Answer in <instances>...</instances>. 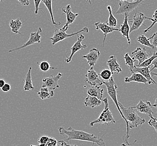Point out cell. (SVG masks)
Instances as JSON below:
<instances>
[{"instance_id": "1", "label": "cell", "mask_w": 157, "mask_h": 146, "mask_svg": "<svg viewBox=\"0 0 157 146\" xmlns=\"http://www.w3.org/2000/svg\"><path fill=\"white\" fill-rule=\"evenodd\" d=\"M58 131L60 135L66 136V139L63 140L65 142H68L69 140H77L85 142H89L97 144L100 146H106L103 138H100L94 136V134H90L84 132L83 130H75L72 127L68 128L66 129L64 128L60 127L58 128Z\"/></svg>"}, {"instance_id": "2", "label": "cell", "mask_w": 157, "mask_h": 146, "mask_svg": "<svg viewBox=\"0 0 157 146\" xmlns=\"http://www.w3.org/2000/svg\"><path fill=\"white\" fill-rule=\"evenodd\" d=\"M119 107L123 116L125 119V123L126 124V142L128 143V140L129 138V129H134L135 128L138 127L144 124L145 120L142 119L139 116L135 108L131 107H125L122 104L120 103Z\"/></svg>"}, {"instance_id": "3", "label": "cell", "mask_w": 157, "mask_h": 146, "mask_svg": "<svg viewBox=\"0 0 157 146\" xmlns=\"http://www.w3.org/2000/svg\"><path fill=\"white\" fill-rule=\"evenodd\" d=\"M102 101L105 103L104 110L102 111L99 117L95 120L91 121L90 123L91 127H94L95 124H105L109 125L111 123L115 124L116 121L115 120L112 112L110 111L109 107V101L107 98L102 99Z\"/></svg>"}, {"instance_id": "4", "label": "cell", "mask_w": 157, "mask_h": 146, "mask_svg": "<svg viewBox=\"0 0 157 146\" xmlns=\"http://www.w3.org/2000/svg\"><path fill=\"white\" fill-rule=\"evenodd\" d=\"M88 32H89V29L87 27H84L81 30L75 33H73L72 34H67L66 32L64 31L62 28H56L54 30L53 37L50 38V40L52 42V45L54 46L58 42L62 41L67 38H70L73 36L78 35L82 32L88 33Z\"/></svg>"}, {"instance_id": "5", "label": "cell", "mask_w": 157, "mask_h": 146, "mask_svg": "<svg viewBox=\"0 0 157 146\" xmlns=\"http://www.w3.org/2000/svg\"><path fill=\"white\" fill-rule=\"evenodd\" d=\"M104 84L106 86L107 88V92L108 95H109L111 99L113 101V102L116 105V107L118 109L119 111L120 114L121 115V117L125 121V119L124 116H123V114L121 109L119 107V102H118L117 98V86L116 85V83L113 79V78H111L108 81H104Z\"/></svg>"}, {"instance_id": "6", "label": "cell", "mask_w": 157, "mask_h": 146, "mask_svg": "<svg viewBox=\"0 0 157 146\" xmlns=\"http://www.w3.org/2000/svg\"><path fill=\"white\" fill-rule=\"evenodd\" d=\"M144 0H136L135 1L129 2L128 1H120L119 5V7L117 11H116V14L124 15L125 14H128L133 11L138 7L142 5L143 2Z\"/></svg>"}, {"instance_id": "7", "label": "cell", "mask_w": 157, "mask_h": 146, "mask_svg": "<svg viewBox=\"0 0 157 146\" xmlns=\"http://www.w3.org/2000/svg\"><path fill=\"white\" fill-rule=\"evenodd\" d=\"M63 74L58 73L56 76L50 75L42 80V87H47L52 91H55L60 87L58 82L63 76Z\"/></svg>"}, {"instance_id": "8", "label": "cell", "mask_w": 157, "mask_h": 146, "mask_svg": "<svg viewBox=\"0 0 157 146\" xmlns=\"http://www.w3.org/2000/svg\"><path fill=\"white\" fill-rule=\"evenodd\" d=\"M42 32V29L41 28H39L38 29V31L36 32H32L30 33V35L29 37L28 41L25 43L24 45L20 46L19 47L14 48L13 50H10L9 51V53H11L15 51H18L22 50L24 48L30 46L34 45L35 43H40L41 42V36L40 35V34Z\"/></svg>"}, {"instance_id": "9", "label": "cell", "mask_w": 157, "mask_h": 146, "mask_svg": "<svg viewBox=\"0 0 157 146\" xmlns=\"http://www.w3.org/2000/svg\"><path fill=\"white\" fill-rule=\"evenodd\" d=\"M77 35V41L75 42L74 45H73L72 47L70 49L71 51L70 56L69 57H67L66 59H64V61L67 64H69L71 62L73 56L76 52L87 47V45L82 44V41L85 39V36L81 34H79Z\"/></svg>"}, {"instance_id": "10", "label": "cell", "mask_w": 157, "mask_h": 146, "mask_svg": "<svg viewBox=\"0 0 157 146\" xmlns=\"http://www.w3.org/2000/svg\"><path fill=\"white\" fill-rule=\"evenodd\" d=\"M98 76V74L94 70V67H91L85 75V81L90 86L101 87L104 84V81L101 80Z\"/></svg>"}, {"instance_id": "11", "label": "cell", "mask_w": 157, "mask_h": 146, "mask_svg": "<svg viewBox=\"0 0 157 146\" xmlns=\"http://www.w3.org/2000/svg\"><path fill=\"white\" fill-rule=\"evenodd\" d=\"M145 20H149L152 22H153V18H148L145 16L144 14L142 13H135L133 16L132 22V26L130 29V34L132 32H135L140 28Z\"/></svg>"}, {"instance_id": "12", "label": "cell", "mask_w": 157, "mask_h": 146, "mask_svg": "<svg viewBox=\"0 0 157 146\" xmlns=\"http://www.w3.org/2000/svg\"><path fill=\"white\" fill-rule=\"evenodd\" d=\"M131 107L135 108L136 111L141 114L147 115L151 119L154 118L152 116V114L154 113L152 110V105L149 101L140 99L137 105L135 106H132Z\"/></svg>"}, {"instance_id": "13", "label": "cell", "mask_w": 157, "mask_h": 146, "mask_svg": "<svg viewBox=\"0 0 157 146\" xmlns=\"http://www.w3.org/2000/svg\"><path fill=\"white\" fill-rule=\"evenodd\" d=\"M63 13L66 14V15L67 21L64 26H63L62 28L63 29L64 31L66 32L68 29L69 25L73 24L75 21V19L77 16H78V13H73L71 10V6L70 5H67L65 7H63L62 9Z\"/></svg>"}, {"instance_id": "14", "label": "cell", "mask_w": 157, "mask_h": 146, "mask_svg": "<svg viewBox=\"0 0 157 146\" xmlns=\"http://www.w3.org/2000/svg\"><path fill=\"white\" fill-rule=\"evenodd\" d=\"M100 56V51L98 48H92L90 50L87 54L85 55L82 56L83 59H85L87 61L89 66L94 67L97 63L99 57Z\"/></svg>"}, {"instance_id": "15", "label": "cell", "mask_w": 157, "mask_h": 146, "mask_svg": "<svg viewBox=\"0 0 157 146\" xmlns=\"http://www.w3.org/2000/svg\"><path fill=\"white\" fill-rule=\"evenodd\" d=\"M150 56L151 55L148 54L145 48H136V50L132 53V57L135 60H138L139 61V64L136 65H139L144 61L148 59Z\"/></svg>"}, {"instance_id": "16", "label": "cell", "mask_w": 157, "mask_h": 146, "mask_svg": "<svg viewBox=\"0 0 157 146\" xmlns=\"http://www.w3.org/2000/svg\"><path fill=\"white\" fill-rule=\"evenodd\" d=\"M94 26H96V29L97 30H100L104 34V40H103V47H104L105 42V41H106V38L107 34H109V33H113L114 31H119V28L111 27L110 26H108L107 23L106 22H96L94 24Z\"/></svg>"}, {"instance_id": "17", "label": "cell", "mask_w": 157, "mask_h": 146, "mask_svg": "<svg viewBox=\"0 0 157 146\" xmlns=\"http://www.w3.org/2000/svg\"><path fill=\"white\" fill-rule=\"evenodd\" d=\"M124 20L123 23L120 26V28L119 29L120 33L121 34L123 37L127 39V41L129 45H131V41L130 39V27L129 25V14H124Z\"/></svg>"}, {"instance_id": "18", "label": "cell", "mask_w": 157, "mask_h": 146, "mask_svg": "<svg viewBox=\"0 0 157 146\" xmlns=\"http://www.w3.org/2000/svg\"><path fill=\"white\" fill-rule=\"evenodd\" d=\"M151 67V66L147 67H137L135 66L133 69V73H138L141 74L148 80V84L149 85H151V84H157L156 82L151 76V71L149 70Z\"/></svg>"}, {"instance_id": "19", "label": "cell", "mask_w": 157, "mask_h": 146, "mask_svg": "<svg viewBox=\"0 0 157 146\" xmlns=\"http://www.w3.org/2000/svg\"><path fill=\"white\" fill-rule=\"evenodd\" d=\"M107 65L113 75L123 72V70L121 69L115 56H111L109 57V59L107 61Z\"/></svg>"}, {"instance_id": "20", "label": "cell", "mask_w": 157, "mask_h": 146, "mask_svg": "<svg viewBox=\"0 0 157 146\" xmlns=\"http://www.w3.org/2000/svg\"><path fill=\"white\" fill-rule=\"evenodd\" d=\"M32 67H29L28 72L25 75V79H23L24 82V90L25 91H35L34 87L33 84V80L32 78Z\"/></svg>"}, {"instance_id": "21", "label": "cell", "mask_w": 157, "mask_h": 146, "mask_svg": "<svg viewBox=\"0 0 157 146\" xmlns=\"http://www.w3.org/2000/svg\"><path fill=\"white\" fill-rule=\"evenodd\" d=\"M125 83L137 82L144 84H148V80L141 74L138 73H132L130 77H126L124 79Z\"/></svg>"}, {"instance_id": "22", "label": "cell", "mask_w": 157, "mask_h": 146, "mask_svg": "<svg viewBox=\"0 0 157 146\" xmlns=\"http://www.w3.org/2000/svg\"><path fill=\"white\" fill-rule=\"evenodd\" d=\"M102 103V100L98 99L96 97L88 95L85 99L84 104L86 107H89L91 108H94L100 106Z\"/></svg>"}, {"instance_id": "23", "label": "cell", "mask_w": 157, "mask_h": 146, "mask_svg": "<svg viewBox=\"0 0 157 146\" xmlns=\"http://www.w3.org/2000/svg\"><path fill=\"white\" fill-rule=\"evenodd\" d=\"M104 92V89H101L100 87L92 86L87 90V93L88 95L96 97L100 100H102Z\"/></svg>"}, {"instance_id": "24", "label": "cell", "mask_w": 157, "mask_h": 146, "mask_svg": "<svg viewBox=\"0 0 157 146\" xmlns=\"http://www.w3.org/2000/svg\"><path fill=\"white\" fill-rule=\"evenodd\" d=\"M38 95L40 99L44 100L52 98L54 95V91L48 89L47 87H42L38 91Z\"/></svg>"}, {"instance_id": "25", "label": "cell", "mask_w": 157, "mask_h": 146, "mask_svg": "<svg viewBox=\"0 0 157 146\" xmlns=\"http://www.w3.org/2000/svg\"><path fill=\"white\" fill-rule=\"evenodd\" d=\"M9 25L11 32L15 34H21V33L19 32V30L22 26V21L21 19L17 18L15 20H11L10 21Z\"/></svg>"}, {"instance_id": "26", "label": "cell", "mask_w": 157, "mask_h": 146, "mask_svg": "<svg viewBox=\"0 0 157 146\" xmlns=\"http://www.w3.org/2000/svg\"><path fill=\"white\" fill-rule=\"evenodd\" d=\"M41 2L44 3V5L46 6L47 9L48 10V11L49 12L52 24H54V26H57L60 25V22H55V20H54L53 13V9H52V2H53V0H42Z\"/></svg>"}, {"instance_id": "27", "label": "cell", "mask_w": 157, "mask_h": 146, "mask_svg": "<svg viewBox=\"0 0 157 146\" xmlns=\"http://www.w3.org/2000/svg\"><path fill=\"white\" fill-rule=\"evenodd\" d=\"M107 9L109 13V16L108 21L106 22L107 23L108 26H110L111 27H113V28L117 27V19L115 18V17L113 15L112 7L110 5H109V6H107Z\"/></svg>"}, {"instance_id": "28", "label": "cell", "mask_w": 157, "mask_h": 146, "mask_svg": "<svg viewBox=\"0 0 157 146\" xmlns=\"http://www.w3.org/2000/svg\"><path fill=\"white\" fill-rule=\"evenodd\" d=\"M124 59L126 65L129 67L130 71L132 73H133V69L135 67L134 63H135V60L132 57H130L128 53H126L124 55Z\"/></svg>"}, {"instance_id": "29", "label": "cell", "mask_w": 157, "mask_h": 146, "mask_svg": "<svg viewBox=\"0 0 157 146\" xmlns=\"http://www.w3.org/2000/svg\"><path fill=\"white\" fill-rule=\"evenodd\" d=\"M38 64H39V69L43 72H48L50 69L54 70V69H58L56 67H52L50 65V64H49V63H48L46 61H43L40 63H38Z\"/></svg>"}, {"instance_id": "30", "label": "cell", "mask_w": 157, "mask_h": 146, "mask_svg": "<svg viewBox=\"0 0 157 146\" xmlns=\"http://www.w3.org/2000/svg\"><path fill=\"white\" fill-rule=\"evenodd\" d=\"M137 41L141 45L151 48L152 50H154L155 48L154 46L150 43L148 38H147L144 35H139L137 38Z\"/></svg>"}, {"instance_id": "31", "label": "cell", "mask_w": 157, "mask_h": 146, "mask_svg": "<svg viewBox=\"0 0 157 146\" xmlns=\"http://www.w3.org/2000/svg\"><path fill=\"white\" fill-rule=\"evenodd\" d=\"M157 58V51L154 52L151 56L148 58V59H147L146 60L144 61L143 63H142L141 64H140L139 65H135V67H147L151 66V63L155 59Z\"/></svg>"}, {"instance_id": "32", "label": "cell", "mask_w": 157, "mask_h": 146, "mask_svg": "<svg viewBox=\"0 0 157 146\" xmlns=\"http://www.w3.org/2000/svg\"><path fill=\"white\" fill-rule=\"evenodd\" d=\"M98 75L100 76L104 80L108 81L111 79V78H112L113 74L110 70L104 69L101 71Z\"/></svg>"}, {"instance_id": "33", "label": "cell", "mask_w": 157, "mask_h": 146, "mask_svg": "<svg viewBox=\"0 0 157 146\" xmlns=\"http://www.w3.org/2000/svg\"><path fill=\"white\" fill-rule=\"evenodd\" d=\"M153 22L151 23V26H149V27H148L147 28L145 29V30H144V33H147V32H149V30H151V28L153 26L157 23V10H156L155 11H154V14L153 15Z\"/></svg>"}, {"instance_id": "34", "label": "cell", "mask_w": 157, "mask_h": 146, "mask_svg": "<svg viewBox=\"0 0 157 146\" xmlns=\"http://www.w3.org/2000/svg\"><path fill=\"white\" fill-rule=\"evenodd\" d=\"M58 141L53 137H49L46 144L44 146H58Z\"/></svg>"}, {"instance_id": "35", "label": "cell", "mask_w": 157, "mask_h": 146, "mask_svg": "<svg viewBox=\"0 0 157 146\" xmlns=\"http://www.w3.org/2000/svg\"><path fill=\"white\" fill-rule=\"evenodd\" d=\"M148 39L152 40V45H153L154 47L157 48V31L155 32L153 35H151V37L148 38Z\"/></svg>"}, {"instance_id": "36", "label": "cell", "mask_w": 157, "mask_h": 146, "mask_svg": "<svg viewBox=\"0 0 157 146\" xmlns=\"http://www.w3.org/2000/svg\"><path fill=\"white\" fill-rule=\"evenodd\" d=\"M148 124L151 127L154 128L157 133V119L154 118L153 119H151L148 121Z\"/></svg>"}, {"instance_id": "37", "label": "cell", "mask_w": 157, "mask_h": 146, "mask_svg": "<svg viewBox=\"0 0 157 146\" xmlns=\"http://www.w3.org/2000/svg\"><path fill=\"white\" fill-rule=\"evenodd\" d=\"M41 1H42V0H34L35 5L34 13L35 14H36V15L38 14L39 10H40L39 6H40V4L41 3Z\"/></svg>"}, {"instance_id": "38", "label": "cell", "mask_w": 157, "mask_h": 146, "mask_svg": "<svg viewBox=\"0 0 157 146\" xmlns=\"http://www.w3.org/2000/svg\"><path fill=\"white\" fill-rule=\"evenodd\" d=\"M49 137L48 136H42L38 140V144H46L49 140Z\"/></svg>"}, {"instance_id": "39", "label": "cell", "mask_w": 157, "mask_h": 146, "mask_svg": "<svg viewBox=\"0 0 157 146\" xmlns=\"http://www.w3.org/2000/svg\"><path fill=\"white\" fill-rule=\"evenodd\" d=\"M58 143H59V144H58V146H78L75 144H72V143H68V142H65L63 140H59L58 142Z\"/></svg>"}, {"instance_id": "40", "label": "cell", "mask_w": 157, "mask_h": 146, "mask_svg": "<svg viewBox=\"0 0 157 146\" xmlns=\"http://www.w3.org/2000/svg\"><path fill=\"white\" fill-rule=\"evenodd\" d=\"M11 85L9 84V83H6L3 86V87L1 88L2 92H9L11 90Z\"/></svg>"}, {"instance_id": "41", "label": "cell", "mask_w": 157, "mask_h": 146, "mask_svg": "<svg viewBox=\"0 0 157 146\" xmlns=\"http://www.w3.org/2000/svg\"><path fill=\"white\" fill-rule=\"evenodd\" d=\"M18 1L19 4L23 5V6H28L30 5V1L29 0H17Z\"/></svg>"}, {"instance_id": "42", "label": "cell", "mask_w": 157, "mask_h": 146, "mask_svg": "<svg viewBox=\"0 0 157 146\" xmlns=\"http://www.w3.org/2000/svg\"><path fill=\"white\" fill-rule=\"evenodd\" d=\"M153 65L154 67H153V68H151V70H150V71H151H151H152V70H153L154 69H157V58L155 59L153 61L151 62V65Z\"/></svg>"}, {"instance_id": "43", "label": "cell", "mask_w": 157, "mask_h": 146, "mask_svg": "<svg viewBox=\"0 0 157 146\" xmlns=\"http://www.w3.org/2000/svg\"><path fill=\"white\" fill-rule=\"evenodd\" d=\"M5 84H6V82L5 80L0 79V88L1 89Z\"/></svg>"}, {"instance_id": "44", "label": "cell", "mask_w": 157, "mask_h": 146, "mask_svg": "<svg viewBox=\"0 0 157 146\" xmlns=\"http://www.w3.org/2000/svg\"><path fill=\"white\" fill-rule=\"evenodd\" d=\"M152 107H154L156 109H157V99H155V103H154V105H152Z\"/></svg>"}, {"instance_id": "45", "label": "cell", "mask_w": 157, "mask_h": 146, "mask_svg": "<svg viewBox=\"0 0 157 146\" xmlns=\"http://www.w3.org/2000/svg\"><path fill=\"white\" fill-rule=\"evenodd\" d=\"M120 146H130V144H126V143H123Z\"/></svg>"}, {"instance_id": "46", "label": "cell", "mask_w": 157, "mask_h": 146, "mask_svg": "<svg viewBox=\"0 0 157 146\" xmlns=\"http://www.w3.org/2000/svg\"><path fill=\"white\" fill-rule=\"evenodd\" d=\"M151 75H152V76H156L157 78V73H152Z\"/></svg>"}, {"instance_id": "47", "label": "cell", "mask_w": 157, "mask_h": 146, "mask_svg": "<svg viewBox=\"0 0 157 146\" xmlns=\"http://www.w3.org/2000/svg\"><path fill=\"white\" fill-rule=\"evenodd\" d=\"M91 1H92V0H86V2H89V3L91 5L92 3H91Z\"/></svg>"}, {"instance_id": "48", "label": "cell", "mask_w": 157, "mask_h": 146, "mask_svg": "<svg viewBox=\"0 0 157 146\" xmlns=\"http://www.w3.org/2000/svg\"><path fill=\"white\" fill-rule=\"evenodd\" d=\"M120 1H131V2H132V1H134V0H120Z\"/></svg>"}, {"instance_id": "49", "label": "cell", "mask_w": 157, "mask_h": 146, "mask_svg": "<svg viewBox=\"0 0 157 146\" xmlns=\"http://www.w3.org/2000/svg\"><path fill=\"white\" fill-rule=\"evenodd\" d=\"M3 1H4V0H0V1H1V2H3Z\"/></svg>"}]
</instances>
